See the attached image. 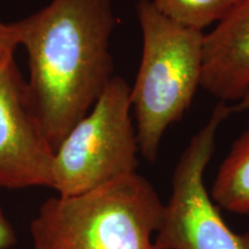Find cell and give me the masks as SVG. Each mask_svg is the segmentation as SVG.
<instances>
[{
  "mask_svg": "<svg viewBox=\"0 0 249 249\" xmlns=\"http://www.w3.org/2000/svg\"><path fill=\"white\" fill-rule=\"evenodd\" d=\"M201 88L223 103L249 99V0L204 34Z\"/></svg>",
  "mask_w": 249,
  "mask_h": 249,
  "instance_id": "52a82bcc",
  "label": "cell"
},
{
  "mask_svg": "<svg viewBox=\"0 0 249 249\" xmlns=\"http://www.w3.org/2000/svg\"><path fill=\"white\" fill-rule=\"evenodd\" d=\"M54 149L27 97V83L11 62L0 71V187L53 185Z\"/></svg>",
  "mask_w": 249,
  "mask_h": 249,
  "instance_id": "8992f818",
  "label": "cell"
},
{
  "mask_svg": "<svg viewBox=\"0 0 249 249\" xmlns=\"http://www.w3.org/2000/svg\"><path fill=\"white\" fill-rule=\"evenodd\" d=\"M164 203L132 173L93 191L51 197L31 223L34 249H160Z\"/></svg>",
  "mask_w": 249,
  "mask_h": 249,
  "instance_id": "7a4b0ae2",
  "label": "cell"
},
{
  "mask_svg": "<svg viewBox=\"0 0 249 249\" xmlns=\"http://www.w3.org/2000/svg\"><path fill=\"white\" fill-rule=\"evenodd\" d=\"M130 110V87L113 76L55 149L52 188L59 195L83 194L136 172L140 150Z\"/></svg>",
  "mask_w": 249,
  "mask_h": 249,
  "instance_id": "277c9868",
  "label": "cell"
},
{
  "mask_svg": "<svg viewBox=\"0 0 249 249\" xmlns=\"http://www.w3.org/2000/svg\"><path fill=\"white\" fill-rule=\"evenodd\" d=\"M18 45L21 37L17 22H0V71L14 61V51Z\"/></svg>",
  "mask_w": 249,
  "mask_h": 249,
  "instance_id": "30bf717a",
  "label": "cell"
},
{
  "mask_svg": "<svg viewBox=\"0 0 249 249\" xmlns=\"http://www.w3.org/2000/svg\"><path fill=\"white\" fill-rule=\"evenodd\" d=\"M247 110L249 99L219 102L191 139L174 169L172 193L155 236L160 249H249V231L236 233L227 225L204 183L218 128L230 116Z\"/></svg>",
  "mask_w": 249,
  "mask_h": 249,
  "instance_id": "5b68a950",
  "label": "cell"
},
{
  "mask_svg": "<svg viewBox=\"0 0 249 249\" xmlns=\"http://www.w3.org/2000/svg\"><path fill=\"white\" fill-rule=\"evenodd\" d=\"M210 194L220 209L249 216V119L220 164Z\"/></svg>",
  "mask_w": 249,
  "mask_h": 249,
  "instance_id": "ba28073f",
  "label": "cell"
},
{
  "mask_svg": "<svg viewBox=\"0 0 249 249\" xmlns=\"http://www.w3.org/2000/svg\"><path fill=\"white\" fill-rule=\"evenodd\" d=\"M165 17L182 26L203 31L223 20L241 0H151Z\"/></svg>",
  "mask_w": 249,
  "mask_h": 249,
  "instance_id": "9c48e42d",
  "label": "cell"
},
{
  "mask_svg": "<svg viewBox=\"0 0 249 249\" xmlns=\"http://www.w3.org/2000/svg\"><path fill=\"white\" fill-rule=\"evenodd\" d=\"M142 58L130 87L139 150L154 163L171 124L182 119L201 87L203 31L160 13L151 0L136 2Z\"/></svg>",
  "mask_w": 249,
  "mask_h": 249,
  "instance_id": "3957f363",
  "label": "cell"
},
{
  "mask_svg": "<svg viewBox=\"0 0 249 249\" xmlns=\"http://www.w3.org/2000/svg\"><path fill=\"white\" fill-rule=\"evenodd\" d=\"M17 24L29 60L28 102L55 151L113 79V4L51 0Z\"/></svg>",
  "mask_w": 249,
  "mask_h": 249,
  "instance_id": "6da1fadb",
  "label": "cell"
},
{
  "mask_svg": "<svg viewBox=\"0 0 249 249\" xmlns=\"http://www.w3.org/2000/svg\"><path fill=\"white\" fill-rule=\"evenodd\" d=\"M15 242H17V238H15L13 227L0 208V249L12 247Z\"/></svg>",
  "mask_w": 249,
  "mask_h": 249,
  "instance_id": "8fae6325",
  "label": "cell"
}]
</instances>
